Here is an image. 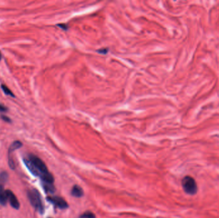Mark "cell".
Returning <instances> with one entry per match:
<instances>
[{"label": "cell", "mask_w": 219, "mask_h": 218, "mask_svg": "<svg viewBox=\"0 0 219 218\" xmlns=\"http://www.w3.org/2000/svg\"><path fill=\"white\" fill-rule=\"evenodd\" d=\"M6 195H7L8 200L12 207L16 210L19 209V208H20V203H19L16 195L10 190H6Z\"/></svg>", "instance_id": "5"}, {"label": "cell", "mask_w": 219, "mask_h": 218, "mask_svg": "<svg viewBox=\"0 0 219 218\" xmlns=\"http://www.w3.org/2000/svg\"><path fill=\"white\" fill-rule=\"evenodd\" d=\"M71 195L76 198L81 197L83 195V189L78 186H74L71 190Z\"/></svg>", "instance_id": "8"}, {"label": "cell", "mask_w": 219, "mask_h": 218, "mask_svg": "<svg viewBox=\"0 0 219 218\" xmlns=\"http://www.w3.org/2000/svg\"><path fill=\"white\" fill-rule=\"evenodd\" d=\"M28 198L31 205L40 214H43L44 213V207L42 203L41 194L36 189H32L28 191Z\"/></svg>", "instance_id": "1"}, {"label": "cell", "mask_w": 219, "mask_h": 218, "mask_svg": "<svg viewBox=\"0 0 219 218\" xmlns=\"http://www.w3.org/2000/svg\"><path fill=\"white\" fill-rule=\"evenodd\" d=\"M2 118L3 119V120H5V122H10V118H9V117H7V116H4V115H2Z\"/></svg>", "instance_id": "15"}, {"label": "cell", "mask_w": 219, "mask_h": 218, "mask_svg": "<svg viewBox=\"0 0 219 218\" xmlns=\"http://www.w3.org/2000/svg\"><path fill=\"white\" fill-rule=\"evenodd\" d=\"M8 201V197L6 195V191L3 189H0V204L3 206H5L6 205Z\"/></svg>", "instance_id": "9"}, {"label": "cell", "mask_w": 219, "mask_h": 218, "mask_svg": "<svg viewBox=\"0 0 219 218\" xmlns=\"http://www.w3.org/2000/svg\"><path fill=\"white\" fill-rule=\"evenodd\" d=\"M29 160L33 163L36 169L38 171V172L40 173V176H39L40 178L42 175L49 173V171L47 168L46 165L45 164V163L39 157H38L35 155L30 154L29 155Z\"/></svg>", "instance_id": "3"}, {"label": "cell", "mask_w": 219, "mask_h": 218, "mask_svg": "<svg viewBox=\"0 0 219 218\" xmlns=\"http://www.w3.org/2000/svg\"><path fill=\"white\" fill-rule=\"evenodd\" d=\"M80 218H95V215L91 212H86L81 215Z\"/></svg>", "instance_id": "13"}, {"label": "cell", "mask_w": 219, "mask_h": 218, "mask_svg": "<svg viewBox=\"0 0 219 218\" xmlns=\"http://www.w3.org/2000/svg\"><path fill=\"white\" fill-rule=\"evenodd\" d=\"M183 191L189 195H194L198 191L197 184L194 178L191 176H185L181 180Z\"/></svg>", "instance_id": "2"}, {"label": "cell", "mask_w": 219, "mask_h": 218, "mask_svg": "<svg viewBox=\"0 0 219 218\" xmlns=\"http://www.w3.org/2000/svg\"><path fill=\"white\" fill-rule=\"evenodd\" d=\"M49 218H51V217H49Z\"/></svg>", "instance_id": "17"}, {"label": "cell", "mask_w": 219, "mask_h": 218, "mask_svg": "<svg viewBox=\"0 0 219 218\" xmlns=\"http://www.w3.org/2000/svg\"><path fill=\"white\" fill-rule=\"evenodd\" d=\"M9 180V174L6 171H3L0 173V189H3L4 185Z\"/></svg>", "instance_id": "10"}, {"label": "cell", "mask_w": 219, "mask_h": 218, "mask_svg": "<svg viewBox=\"0 0 219 218\" xmlns=\"http://www.w3.org/2000/svg\"><path fill=\"white\" fill-rule=\"evenodd\" d=\"M47 200L53 204L54 205L60 209H65L68 207V204L63 198L59 196H49L47 198Z\"/></svg>", "instance_id": "4"}, {"label": "cell", "mask_w": 219, "mask_h": 218, "mask_svg": "<svg viewBox=\"0 0 219 218\" xmlns=\"http://www.w3.org/2000/svg\"><path fill=\"white\" fill-rule=\"evenodd\" d=\"M2 59V54H1V52H0V60H1Z\"/></svg>", "instance_id": "16"}, {"label": "cell", "mask_w": 219, "mask_h": 218, "mask_svg": "<svg viewBox=\"0 0 219 218\" xmlns=\"http://www.w3.org/2000/svg\"><path fill=\"white\" fill-rule=\"evenodd\" d=\"M42 184L44 191H46V193H53L55 192V189L53 184H47V183L42 182Z\"/></svg>", "instance_id": "11"}, {"label": "cell", "mask_w": 219, "mask_h": 218, "mask_svg": "<svg viewBox=\"0 0 219 218\" xmlns=\"http://www.w3.org/2000/svg\"><path fill=\"white\" fill-rule=\"evenodd\" d=\"M1 87H2V89L3 90L5 94L7 95H10V96H11L12 97H15L14 94L12 93V91L7 87H6L5 84H2Z\"/></svg>", "instance_id": "12"}, {"label": "cell", "mask_w": 219, "mask_h": 218, "mask_svg": "<svg viewBox=\"0 0 219 218\" xmlns=\"http://www.w3.org/2000/svg\"><path fill=\"white\" fill-rule=\"evenodd\" d=\"M23 162L25 164V166H27V168L32 175L36 177L40 176V173L38 172V171L36 169L33 163H32L29 159H23Z\"/></svg>", "instance_id": "6"}, {"label": "cell", "mask_w": 219, "mask_h": 218, "mask_svg": "<svg viewBox=\"0 0 219 218\" xmlns=\"http://www.w3.org/2000/svg\"><path fill=\"white\" fill-rule=\"evenodd\" d=\"M23 146V143L20 141H15L13 142L9 147V155L11 154L13 152L21 148Z\"/></svg>", "instance_id": "7"}, {"label": "cell", "mask_w": 219, "mask_h": 218, "mask_svg": "<svg viewBox=\"0 0 219 218\" xmlns=\"http://www.w3.org/2000/svg\"><path fill=\"white\" fill-rule=\"evenodd\" d=\"M8 110V109L6 108L5 106H4L3 105H2V104H0V111L2 112H5Z\"/></svg>", "instance_id": "14"}]
</instances>
